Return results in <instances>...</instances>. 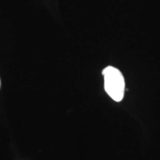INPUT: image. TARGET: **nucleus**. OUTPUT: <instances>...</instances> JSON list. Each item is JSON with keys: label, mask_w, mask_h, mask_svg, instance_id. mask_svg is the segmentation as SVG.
<instances>
[{"label": "nucleus", "mask_w": 160, "mask_h": 160, "mask_svg": "<svg viewBox=\"0 0 160 160\" xmlns=\"http://www.w3.org/2000/svg\"><path fill=\"white\" fill-rule=\"evenodd\" d=\"M0 87H1V80H0Z\"/></svg>", "instance_id": "2"}, {"label": "nucleus", "mask_w": 160, "mask_h": 160, "mask_svg": "<svg viewBox=\"0 0 160 160\" xmlns=\"http://www.w3.org/2000/svg\"><path fill=\"white\" fill-rule=\"evenodd\" d=\"M102 75L106 93L114 101H122L125 88V79L122 73L116 68L108 66L103 70Z\"/></svg>", "instance_id": "1"}]
</instances>
